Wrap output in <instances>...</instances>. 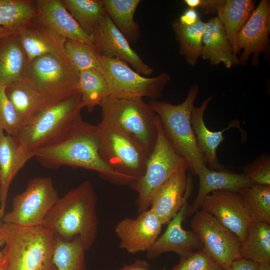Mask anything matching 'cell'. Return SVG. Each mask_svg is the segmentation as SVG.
I'll use <instances>...</instances> for the list:
<instances>
[{
  "instance_id": "5bb4252c",
  "label": "cell",
  "mask_w": 270,
  "mask_h": 270,
  "mask_svg": "<svg viewBox=\"0 0 270 270\" xmlns=\"http://www.w3.org/2000/svg\"><path fill=\"white\" fill-rule=\"evenodd\" d=\"M93 46L100 55L130 64L140 74L150 76L153 69L130 46L126 37L106 14L91 35Z\"/></svg>"
},
{
  "instance_id": "7dc6e473",
  "label": "cell",
  "mask_w": 270,
  "mask_h": 270,
  "mask_svg": "<svg viewBox=\"0 0 270 270\" xmlns=\"http://www.w3.org/2000/svg\"><path fill=\"white\" fill-rule=\"evenodd\" d=\"M260 270H270V264L260 265Z\"/></svg>"
},
{
  "instance_id": "3957f363",
  "label": "cell",
  "mask_w": 270,
  "mask_h": 270,
  "mask_svg": "<svg viewBox=\"0 0 270 270\" xmlns=\"http://www.w3.org/2000/svg\"><path fill=\"white\" fill-rule=\"evenodd\" d=\"M83 108L80 92L47 106L13 137L19 151L30 160L36 150L64 138L84 121Z\"/></svg>"
},
{
  "instance_id": "e0dca14e",
  "label": "cell",
  "mask_w": 270,
  "mask_h": 270,
  "mask_svg": "<svg viewBox=\"0 0 270 270\" xmlns=\"http://www.w3.org/2000/svg\"><path fill=\"white\" fill-rule=\"evenodd\" d=\"M188 208L186 201L169 222L164 234L158 237L146 252L148 260H154L168 252H174L181 257L202 248V244L196 234L192 230H187L182 228V223L188 214Z\"/></svg>"
},
{
  "instance_id": "8992f818",
  "label": "cell",
  "mask_w": 270,
  "mask_h": 270,
  "mask_svg": "<svg viewBox=\"0 0 270 270\" xmlns=\"http://www.w3.org/2000/svg\"><path fill=\"white\" fill-rule=\"evenodd\" d=\"M22 78L48 105L80 92L79 72L66 57L58 55L46 54L32 60Z\"/></svg>"
},
{
  "instance_id": "ac0fdd59",
  "label": "cell",
  "mask_w": 270,
  "mask_h": 270,
  "mask_svg": "<svg viewBox=\"0 0 270 270\" xmlns=\"http://www.w3.org/2000/svg\"><path fill=\"white\" fill-rule=\"evenodd\" d=\"M182 169L173 174L159 188L151 202L150 208L162 224H168L188 200L192 189V179Z\"/></svg>"
},
{
  "instance_id": "d6986e66",
  "label": "cell",
  "mask_w": 270,
  "mask_h": 270,
  "mask_svg": "<svg viewBox=\"0 0 270 270\" xmlns=\"http://www.w3.org/2000/svg\"><path fill=\"white\" fill-rule=\"evenodd\" d=\"M16 34L26 54L28 63L46 54L66 57L64 44L66 39L35 18L20 26Z\"/></svg>"
},
{
  "instance_id": "2e32d148",
  "label": "cell",
  "mask_w": 270,
  "mask_h": 270,
  "mask_svg": "<svg viewBox=\"0 0 270 270\" xmlns=\"http://www.w3.org/2000/svg\"><path fill=\"white\" fill-rule=\"evenodd\" d=\"M270 32V2L262 0L236 37V52L243 50L239 63L245 64L252 54L256 61L260 53L268 48Z\"/></svg>"
},
{
  "instance_id": "9a60e30c",
  "label": "cell",
  "mask_w": 270,
  "mask_h": 270,
  "mask_svg": "<svg viewBox=\"0 0 270 270\" xmlns=\"http://www.w3.org/2000/svg\"><path fill=\"white\" fill-rule=\"evenodd\" d=\"M162 224L150 208L134 218H126L116 225L120 248L130 254L147 252L160 233Z\"/></svg>"
},
{
  "instance_id": "83f0119b",
  "label": "cell",
  "mask_w": 270,
  "mask_h": 270,
  "mask_svg": "<svg viewBox=\"0 0 270 270\" xmlns=\"http://www.w3.org/2000/svg\"><path fill=\"white\" fill-rule=\"evenodd\" d=\"M106 12L117 28L129 42L140 37L138 24L134 20L140 0H102Z\"/></svg>"
},
{
  "instance_id": "6da1fadb",
  "label": "cell",
  "mask_w": 270,
  "mask_h": 270,
  "mask_svg": "<svg viewBox=\"0 0 270 270\" xmlns=\"http://www.w3.org/2000/svg\"><path fill=\"white\" fill-rule=\"evenodd\" d=\"M33 156L46 168H82L95 171L114 184L130 186L135 180L105 164L99 152L96 126L84 121L59 140L35 150Z\"/></svg>"
},
{
  "instance_id": "836d02e7",
  "label": "cell",
  "mask_w": 270,
  "mask_h": 270,
  "mask_svg": "<svg viewBox=\"0 0 270 270\" xmlns=\"http://www.w3.org/2000/svg\"><path fill=\"white\" fill-rule=\"evenodd\" d=\"M86 251L78 237L70 240L56 238L54 256L56 270H86Z\"/></svg>"
},
{
  "instance_id": "ba28073f",
  "label": "cell",
  "mask_w": 270,
  "mask_h": 270,
  "mask_svg": "<svg viewBox=\"0 0 270 270\" xmlns=\"http://www.w3.org/2000/svg\"><path fill=\"white\" fill-rule=\"evenodd\" d=\"M156 125V140L144 173L129 186L138 194L136 204L139 213L150 208L156 193L170 177L182 169H188L185 160L175 152L166 138L158 116Z\"/></svg>"
},
{
  "instance_id": "5b68a950",
  "label": "cell",
  "mask_w": 270,
  "mask_h": 270,
  "mask_svg": "<svg viewBox=\"0 0 270 270\" xmlns=\"http://www.w3.org/2000/svg\"><path fill=\"white\" fill-rule=\"evenodd\" d=\"M198 94L191 86L185 100L178 104L151 100L149 104L158 116L164 133L175 152L186 162L188 170L198 175L206 160L199 149L190 124V114Z\"/></svg>"
},
{
  "instance_id": "f35d334b",
  "label": "cell",
  "mask_w": 270,
  "mask_h": 270,
  "mask_svg": "<svg viewBox=\"0 0 270 270\" xmlns=\"http://www.w3.org/2000/svg\"><path fill=\"white\" fill-rule=\"evenodd\" d=\"M244 174L252 185L270 186V159L264 156L248 165Z\"/></svg>"
},
{
  "instance_id": "74e56055",
  "label": "cell",
  "mask_w": 270,
  "mask_h": 270,
  "mask_svg": "<svg viewBox=\"0 0 270 270\" xmlns=\"http://www.w3.org/2000/svg\"><path fill=\"white\" fill-rule=\"evenodd\" d=\"M215 262L202 248L180 257L172 270H208Z\"/></svg>"
},
{
  "instance_id": "681fc988",
  "label": "cell",
  "mask_w": 270,
  "mask_h": 270,
  "mask_svg": "<svg viewBox=\"0 0 270 270\" xmlns=\"http://www.w3.org/2000/svg\"><path fill=\"white\" fill-rule=\"evenodd\" d=\"M4 134V132L0 128V140Z\"/></svg>"
},
{
  "instance_id": "ffe728a7",
  "label": "cell",
  "mask_w": 270,
  "mask_h": 270,
  "mask_svg": "<svg viewBox=\"0 0 270 270\" xmlns=\"http://www.w3.org/2000/svg\"><path fill=\"white\" fill-rule=\"evenodd\" d=\"M38 14L35 18L66 39L93 46L92 36L87 34L72 18L61 0H36Z\"/></svg>"
},
{
  "instance_id": "484cf974",
  "label": "cell",
  "mask_w": 270,
  "mask_h": 270,
  "mask_svg": "<svg viewBox=\"0 0 270 270\" xmlns=\"http://www.w3.org/2000/svg\"><path fill=\"white\" fill-rule=\"evenodd\" d=\"M5 90L14 108L22 126L30 123L48 106L23 78L6 86Z\"/></svg>"
},
{
  "instance_id": "277c9868",
  "label": "cell",
  "mask_w": 270,
  "mask_h": 270,
  "mask_svg": "<svg viewBox=\"0 0 270 270\" xmlns=\"http://www.w3.org/2000/svg\"><path fill=\"white\" fill-rule=\"evenodd\" d=\"M2 228L5 243L2 252L7 270H56V237L51 231L42 225L6 223Z\"/></svg>"
},
{
  "instance_id": "4316f807",
  "label": "cell",
  "mask_w": 270,
  "mask_h": 270,
  "mask_svg": "<svg viewBox=\"0 0 270 270\" xmlns=\"http://www.w3.org/2000/svg\"><path fill=\"white\" fill-rule=\"evenodd\" d=\"M252 0H224L217 12L234 54L236 56V39L242 27L254 10Z\"/></svg>"
},
{
  "instance_id": "b9f144b4",
  "label": "cell",
  "mask_w": 270,
  "mask_h": 270,
  "mask_svg": "<svg viewBox=\"0 0 270 270\" xmlns=\"http://www.w3.org/2000/svg\"><path fill=\"white\" fill-rule=\"evenodd\" d=\"M200 20L198 14L195 8H188L178 18L180 22L184 26H190Z\"/></svg>"
},
{
  "instance_id": "f6af8a7d",
  "label": "cell",
  "mask_w": 270,
  "mask_h": 270,
  "mask_svg": "<svg viewBox=\"0 0 270 270\" xmlns=\"http://www.w3.org/2000/svg\"><path fill=\"white\" fill-rule=\"evenodd\" d=\"M16 32V30L11 28L0 26V39L6 36L12 34Z\"/></svg>"
},
{
  "instance_id": "d6a6232c",
  "label": "cell",
  "mask_w": 270,
  "mask_h": 270,
  "mask_svg": "<svg viewBox=\"0 0 270 270\" xmlns=\"http://www.w3.org/2000/svg\"><path fill=\"white\" fill-rule=\"evenodd\" d=\"M38 14L36 0H0V26L17 30Z\"/></svg>"
},
{
  "instance_id": "7c38bea8",
  "label": "cell",
  "mask_w": 270,
  "mask_h": 270,
  "mask_svg": "<svg viewBox=\"0 0 270 270\" xmlns=\"http://www.w3.org/2000/svg\"><path fill=\"white\" fill-rule=\"evenodd\" d=\"M194 214L190 225L202 248L224 270H228L234 261L242 258L240 240L208 212L200 210Z\"/></svg>"
},
{
  "instance_id": "7402d4cb",
  "label": "cell",
  "mask_w": 270,
  "mask_h": 270,
  "mask_svg": "<svg viewBox=\"0 0 270 270\" xmlns=\"http://www.w3.org/2000/svg\"><path fill=\"white\" fill-rule=\"evenodd\" d=\"M212 99V97L209 96L202 102L200 106L194 107L190 114V124L198 147L206 159V164L210 169L221 170V165L216 156V150L224 139L223 133L230 128L239 126L240 124L235 120L222 130L212 132L209 130L204 122V114Z\"/></svg>"
},
{
  "instance_id": "d4e9b609",
  "label": "cell",
  "mask_w": 270,
  "mask_h": 270,
  "mask_svg": "<svg viewBox=\"0 0 270 270\" xmlns=\"http://www.w3.org/2000/svg\"><path fill=\"white\" fill-rule=\"evenodd\" d=\"M28 60L16 32L0 39V86L23 78Z\"/></svg>"
},
{
  "instance_id": "44dd1931",
  "label": "cell",
  "mask_w": 270,
  "mask_h": 270,
  "mask_svg": "<svg viewBox=\"0 0 270 270\" xmlns=\"http://www.w3.org/2000/svg\"><path fill=\"white\" fill-rule=\"evenodd\" d=\"M199 186L198 194L188 214L193 215L199 210L204 198L217 190H231L238 192L252 185L244 174H239L228 170H212L204 166L198 175Z\"/></svg>"
},
{
  "instance_id": "30bf717a",
  "label": "cell",
  "mask_w": 270,
  "mask_h": 270,
  "mask_svg": "<svg viewBox=\"0 0 270 270\" xmlns=\"http://www.w3.org/2000/svg\"><path fill=\"white\" fill-rule=\"evenodd\" d=\"M58 198L51 178H34L28 182L24 191L14 198L12 210L6 212L0 220L23 226L42 225Z\"/></svg>"
},
{
  "instance_id": "d590c367",
  "label": "cell",
  "mask_w": 270,
  "mask_h": 270,
  "mask_svg": "<svg viewBox=\"0 0 270 270\" xmlns=\"http://www.w3.org/2000/svg\"><path fill=\"white\" fill-rule=\"evenodd\" d=\"M66 58L78 71L96 70L105 73L100 60V54L93 46L71 39H66L64 44Z\"/></svg>"
},
{
  "instance_id": "f907efd6",
  "label": "cell",
  "mask_w": 270,
  "mask_h": 270,
  "mask_svg": "<svg viewBox=\"0 0 270 270\" xmlns=\"http://www.w3.org/2000/svg\"></svg>"
},
{
  "instance_id": "7a4b0ae2",
  "label": "cell",
  "mask_w": 270,
  "mask_h": 270,
  "mask_svg": "<svg viewBox=\"0 0 270 270\" xmlns=\"http://www.w3.org/2000/svg\"><path fill=\"white\" fill-rule=\"evenodd\" d=\"M96 205L97 196L92 184L86 180L58 199L42 225L64 240L78 237L87 250L97 236Z\"/></svg>"
},
{
  "instance_id": "8d00e7d4",
  "label": "cell",
  "mask_w": 270,
  "mask_h": 270,
  "mask_svg": "<svg viewBox=\"0 0 270 270\" xmlns=\"http://www.w3.org/2000/svg\"><path fill=\"white\" fill-rule=\"evenodd\" d=\"M5 89L6 87L0 86V128L14 137L21 128L22 124Z\"/></svg>"
},
{
  "instance_id": "7bdbcfd3",
  "label": "cell",
  "mask_w": 270,
  "mask_h": 270,
  "mask_svg": "<svg viewBox=\"0 0 270 270\" xmlns=\"http://www.w3.org/2000/svg\"><path fill=\"white\" fill-rule=\"evenodd\" d=\"M165 267L158 270H166ZM116 270H150L148 262L144 260L137 259L133 263L125 264L122 268Z\"/></svg>"
},
{
  "instance_id": "4fadbf2b",
  "label": "cell",
  "mask_w": 270,
  "mask_h": 270,
  "mask_svg": "<svg viewBox=\"0 0 270 270\" xmlns=\"http://www.w3.org/2000/svg\"><path fill=\"white\" fill-rule=\"evenodd\" d=\"M201 210L214 216L242 242L252 220L238 192L217 190L207 196Z\"/></svg>"
},
{
  "instance_id": "ee69618b",
  "label": "cell",
  "mask_w": 270,
  "mask_h": 270,
  "mask_svg": "<svg viewBox=\"0 0 270 270\" xmlns=\"http://www.w3.org/2000/svg\"><path fill=\"white\" fill-rule=\"evenodd\" d=\"M3 223L0 220V248L4 245L5 240L2 228ZM4 260V254L2 250H0V263Z\"/></svg>"
},
{
  "instance_id": "8fae6325",
  "label": "cell",
  "mask_w": 270,
  "mask_h": 270,
  "mask_svg": "<svg viewBox=\"0 0 270 270\" xmlns=\"http://www.w3.org/2000/svg\"><path fill=\"white\" fill-rule=\"evenodd\" d=\"M100 60L108 79L110 96L117 98H144L155 100L160 97L170 76L162 72L146 78L134 71L121 60L100 54Z\"/></svg>"
},
{
  "instance_id": "c3c4849f",
  "label": "cell",
  "mask_w": 270,
  "mask_h": 270,
  "mask_svg": "<svg viewBox=\"0 0 270 270\" xmlns=\"http://www.w3.org/2000/svg\"><path fill=\"white\" fill-rule=\"evenodd\" d=\"M0 270H7L6 266L4 260L0 263Z\"/></svg>"
},
{
  "instance_id": "60d3db41",
  "label": "cell",
  "mask_w": 270,
  "mask_h": 270,
  "mask_svg": "<svg viewBox=\"0 0 270 270\" xmlns=\"http://www.w3.org/2000/svg\"><path fill=\"white\" fill-rule=\"evenodd\" d=\"M260 264L240 258L234 261L228 270H260Z\"/></svg>"
},
{
  "instance_id": "4dcf8cb0",
  "label": "cell",
  "mask_w": 270,
  "mask_h": 270,
  "mask_svg": "<svg viewBox=\"0 0 270 270\" xmlns=\"http://www.w3.org/2000/svg\"><path fill=\"white\" fill-rule=\"evenodd\" d=\"M206 22L200 19L190 26L182 24L178 19L172 23V27L179 44L180 52L186 62L194 66L201 56L202 48V36Z\"/></svg>"
},
{
  "instance_id": "1f68e13d",
  "label": "cell",
  "mask_w": 270,
  "mask_h": 270,
  "mask_svg": "<svg viewBox=\"0 0 270 270\" xmlns=\"http://www.w3.org/2000/svg\"><path fill=\"white\" fill-rule=\"evenodd\" d=\"M75 20L88 35L107 14L102 0H62Z\"/></svg>"
},
{
  "instance_id": "603a6c76",
  "label": "cell",
  "mask_w": 270,
  "mask_h": 270,
  "mask_svg": "<svg viewBox=\"0 0 270 270\" xmlns=\"http://www.w3.org/2000/svg\"><path fill=\"white\" fill-rule=\"evenodd\" d=\"M201 56L204 60H209L212 65L222 63L226 68H230L239 64L218 16L206 22Z\"/></svg>"
},
{
  "instance_id": "52a82bcc",
  "label": "cell",
  "mask_w": 270,
  "mask_h": 270,
  "mask_svg": "<svg viewBox=\"0 0 270 270\" xmlns=\"http://www.w3.org/2000/svg\"><path fill=\"white\" fill-rule=\"evenodd\" d=\"M102 116L114 122L148 154L157 138V115L142 98L109 96L100 105Z\"/></svg>"
},
{
  "instance_id": "ab89813d",
  "label": "cell",
  "mask_w": 270,
  "mask_h": 270,
  "mask_svg": "<svg viewBox=\"0 0 270 270\" xmlns=\"http://www.w3.org/2000/svg\"><path fill=\"white\" fill-rule=\"evenodd\" d=\"M224 0H184L189 8H198L206 13H217Z\"/></svg>"
},
{
  "instance_id": "cb8c5ba5",
  "label": "cell",
  "mask_w": 270,
  "mask_h": 270,
  "mask_svg": "<svg viewBox=\"0 0 270 270\" xmlns=\"http://www.w3.org/2000/svg\"><path fill=\"white\" fill-rule=\"evenodd\" d=\"M28 160L19 151L13 137L4 134L0 140V220L6 213L12 182Z\"/></svg>"
},
{
  "instance_id": "e575fe53",
  "label": "cell",
  "mask_w": 270,
  "mask_h": 270,
  "mask_svg": "<svg viewBox=\"0 0 270 270\" xmlns=\"http://www.w3.org/2000/svg\"><path fill=\"white\" fill-rule=\"evenodd\" d=\"M238 192L253 222L270 224V186L252 185Z\"/></svg>"
},
{
  "instance_id": "9c48e42d",
  "label": "cell",
  "mask_w": 270,
  "mask_h": 270,
  "mask_svg": "<svg viewBox=\"0 0 270 270\" xmlns=\"http://www.w3.org/2000/svg\"><path fill=\"white\" fill-rule=\"evenodd\" d=\"M96 129L99 152L105 164L135 180L140 178L150 154L106 117L102 116Z\"/></svg>"
},
{
  "instance_id": "f1b7e54d",
  "label": "cell",
  "mask_w": 270,
  "mask_h": 270,
  "mask_svg": "<svg viewBox=\"0 0 270 270\" xmlns=\"http://www.w3.org/2000/svg\"><path fill=\"white\" fill-rule=\"evenodd\" d=\"M240 255L260 265L270 264V224L252 222L241 242Z\"/></svg>"
},
{
  "instance_id": "bcb514c9",
  "label": "cell",
  "mask_w": 270,
  "mask_h": 270,
  "mask_svg": "<svg viewBox=\"0 0 270 270\" xmlns=\"http://www.w3.org/2000/svg\"><path fill=\"white\" fill-rule=\"evenodd\" d=\"M208 270H224L223 268L216 262Z\"/></svg>"
},
{
  "instance_id": "f546056e",
  "label": "cell",
  "mask_w": 270,
  "mask_h": 270,
  "mask_svg": "<svg viewBox=\"0 0 270 270\" xmlns=\"http://www.w3.org/2000/svg\"><path fill=\"white\" fill-rule=\"evenodd\" d=\"M78 90L84 108L92 112L110 96L106 74L96 70L79 72Z\"/></svg>"
}]
</instances>
